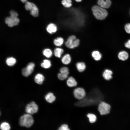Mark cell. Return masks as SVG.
Wrapping results in <instances>:
<instances>
[{"label": "cell", "mask_w": 130, "mask_h": 130, "mask_svg": "<svg viewBox=\"0 0 130 130\" xmlns=\"http://www.w3.org/2000/svg\"><path fill=\"white\" fill-rule=\"evenodd\" d=\"M93 15L97 20H102L107 17L108 13L105 9L98 5L93 6L92 8Z\"/></svg>", "instance_id": "1"}, {"label": "cell", "mask_w": 130, "mask_h": 130, "mask_svg": "<svg viewBox=\"0 0 130 130\" xmlns=\"http://www.w3.org/2000/svg\"><path fill=\"white\" fill-rule=\"evenodd\" d=\"M34 121L31 114L27 113L25 114L20 117L19 120L20 125L22 126L29 128L33 124Z\"/></svg>", "instance_id": "2"}, {"label": "cell", "mask_w": 130, "mask_h": 130, "mask_svg": "<svg viewBox=\"0 0 130 130\" xmlns=\"http://www.w3.org/2000/svg\"><path fill=\"white\" fill-rule=\"evenodd\" d=\"M80 41L77 39L75 36L72 35L70 36L65 43V45L67 48L73 49L78 47L79 45Z\"/></svg>", "instance_id": "3"}, {"label": "cell", "mask_w": 130, "mask_h": 130, "mask_svg": "<svg viewBox=\"0 0 130 130\" xmlns=\"http://www.w3.org/2000/svg\"><path fill=\"white\" fill-rule=\"evenodd\" d=\"M110 105L104 101L101 102L98 106V110L101 115L109 114L110 112Z\"/></svg>", "instance_id": "4"}, {"label": "cell", "mask_w": 130, "mask_h": 130, "mask_svg": "<svg viewBox=\"0 0 130 130\" xmlns=\"http://www.w3.org/2000/svg\"><path fill=\"white\" fill-rule=\"evenodd\" d=\"M26 10H30L31 14L34 17H37L38 16V9L34 4L31 2H26L25 6Z\"/></svg>", "instance_id": "5"}, {"label": "cell", "mask_w": 130, "mask_h": 130, "mask_svg": "<svg viewBox=\"0 0 130 130\" xmlns=\"http://www.w3.org/2000/svg\"><path fill=\"white\" fill-rule=\"evenodd\" d=\"M73 93L75 97L79 100L83 99L86 95L84 89L80 87H75L73 91Z\"/></svg>", "instance_id": "6"}, {"label": "cell", "mask_w": 130, "mask_h": 130, "mask_svg": "<svg viewBox=\"0 0 130 130\" xmlns=\"http://www.w3.org/2000/svg\"><path fill=\"white\" fill-rule=\"evenodd\" d=\"M38 110V107L35 103L32 101L28 104L26 107L25 111L27 113L31 115L37 113Z\"/></svg>", "instance_id": "7"}, {"label": "cell", "mask_w": 130, "mask_h": 130, "mask_svg": "<svg viewBox=\"0 0 130 130\" xmlns=\"http://www.w3.org/2000/svg\"><path fill=\"white\" fill-rule=\"evenodd\" d=\"M35 66V65L32 62L29 63L27 66L22 70V75L24 76L27 77L32 72Z\"/></svg>", "instance_id": "8"}, {"label": "cell", "mask_w": 130, "mask_h": 130, "mask_svg": "<svg viewBox=\"0 0 130 130\" xmlns=\"http://www.w3.org/2000/svg\"><path fill=\"white\" fill-rule=\"evenodd\" d=\"M6 23L10 27H12L18 25L19 20L17 17L10 16L6 17L5 20Z\"/></svg>", "instance_id": "9"}, {"label": "cell", "mask_w": 130, "mask_h": 130, "mask_svg": "<svg viewBox=\"0 0 130 130\" xmlns=\"http://www.w3.org/2000/svg\"><path fill=\"white\" fill-rule=\"evenodd\" d=\"M66 82L67 85L69 87H76L77 85V82L73 76H68L66 80Z\"/></svg>", "instance_id": "10"}, {"label": "cell", "mask_w": 130, "mask_h": 130, "mask_svg": "<svg viewBox=\"0 0 130 130\" xmlns=\"http://www.w3.org/2000/svg\"><path fill=\"white\" fill-rule=\"evenodd\" d=\"M97 4L98 6L106 9L110 7L111 2L110 0H98Z\"/></svg>", "instance_id": "11"}, {"label": "cell", "mask_w": 130, "mask_h": 130, "mask_svg": "<svg viewBox=\"0 0 130 130\" xmlns=\"http://www.w3.org/2000/svg\"><path fill=\"white\" fill-rule=\"evenodd\" d=\"M112 74L113 72L111 70L106 69L103 73L102 76L105 80L109 81L112 79Z\"/></svg>", "instance_id": "12"}, {"label": "cell", "mask_w": 130, "mask_h": 130, "mask_svg": "<svg viewBox=\"0 0 130 130\" xmlns=\"http://www.w3.org/2000/svg\"><path fill=\"white\" fill-rule=\"evenodd\" d=\"M45 98L48 102L52 103L55 101L56 97L53 93L49 92L45 96Z\"/></svg>", "instance_id": "13"}, {"label": "cell", "mask_w": 130, "mask_h": 130, "mask_svg": "<svg viewBox=\"0 0 130 130\" xmlns=\"http://www.w3.org/2000/svg\"><path fill=\"white\" fill-rule=\"evenodd\" d=\"M72 61L71 57L70 55L67 53L64 55L61 59L62 63L65 65H67L69 64Z\"/></svg>", "instance_id": "14"}, {"label": "cell", "mask_w": 130, "mask_h": 130, "mask_svg": "<svg viewBox=\"0 0 130 130\" xmlns=\"http://www.w3.org/2000/svg\"><path fill=\"white\" fill-rule=\"evenodd\" d=\"M76 65L78 71L80 72H84L86 68V64L84 62H83L77 63Z\"/></svg>", "instance_id": "15"}, {"label": "cell", "mask_w": 130, "mask_h": 130, "mask_svg": "<svg viewBox=\"0 0 130 130\" xmlns=\"http://www.w3.org/2000/svg\"><path fill=\"white\" fill-rule=\"evenodd\" d=\"M57 30V28L55 24L52 23L49 24L46 27L47 31L51 34L55 32Z\"/></svg>", "instance_id": "16"}, {"label": "cell", "mask_w": 130, "mask_h": 130, "mask_svg": "<svg viewBox=\"0 0 130 130\" xmlns=\"http://www.w3.org/2000/svg\"><path fill=\"white\" fill-rule=\"evenodd\" d=\"M129 54L126 51H122L119 52L118 57V58L122 61L127 60L129 57Z\"/></svg>", "instance_id": "17"}, {"label": "cell", "mask_w": 130, "mask_h": 130, "mask_svg": "<svg viewBox=\"0 0 130 130\" xmlns=\"http://www.w3.org/2000/svg\"><path fill=\"white\" fill-rule=\"evenodd\" d=\"M91 55L93 58L96 61L100 60L102 57V55L97 50L93 51L91 53Z\"/></svg>", "instance_id": "18"}, {"label": "cell", "mask_w": 130, "mask_h": 130, "mask_svg": "<svg viewBox=\"0 0 130 130\" xmlns=\"http://www.w3.org/2000/svg\"><path fill=\"white\" fill-rule=\"evenodd\" d=\"M44 79V77L43 75L39 73L35 76L34 78V81L36 83L41 84L43 83Z\"/></svg>", "instance_id": "19"}, {"label": "cell", "mask_w": 130, "mask_h": 130, "mask_svg": "<svg viewBox=\"0 0 130 130\" xmlns=\"http://www.w3.org/2000/svg\"><path fill=\"white\" fill-rule=\"evenodd\" d=\"M64 39L61 37H58L55 39L53 41V43L56 46H60L63 44Z\"/></svg>", "instance_id": "20"}, {"label": "cell", "mask_w": 130, "mask_h": 130, "mask_svg": "<svg viewBox=\"0 0 130 130\" xmlns=\"http://www.w3.org/2000/svg\"><path fill=\"white\" fill-rule=\"evenodd\" d=\"M64 52V50L63 49L60 47L57 48L54 50V55L56 57L60 58Z\"/></svg>", "instance_id": "21"}, {"label": "cell", "mask_w": 130, "mask_h": 130, "mask_svg": "<svg viewBox=\"0 0 130 130\" xmlns=\"http://www.w3.org/2000/svg\"><path fill=\"white\" fill-rule=\"evenodd\" d=\"M89 122L91 123H93L96 122L97 120L96 116L94 114L89 113L87 115Z\"/></svg>", "instance_id": "22"}, {"label": "cell", "mask_w": 130, "mask_h": 130, "mask_svg": "<svg viewBox=\"0 0 130 130\" xmlns=\"http://www.w3.org/2000/svg\"><path fill=\"white\" fill-rule=\"evenodd\" d=\"M41 66L42 67L46 68H48L50 67L51 65V62L50 60L48 59H45L43 62L41 64Z\"/></svg>", "instance_id": "23"}, {"label": "cell", "mask_w": 130, "mask_h": 130, "mask_svg": "<svg viewBox=\"0 0 130 130\" xmlns=\"http://www.w3.org/2000/svg\"><path fill=\"white\" fill-rule=\"evenodd\" d=\"M69 74L59 72L57 74L58 79L61 81H64L66 80L69 76Z\"/></svg>", "instance_id": "24"}, {"label": "cell", "mask_w": 130, "mask_h": 130, "mask_svg": "<svg viewBox=\"0 0 130 130\" xmlns=\"http://www.w3.org/2000/svg\"><path fill=\"white\" fill-rule=\"evenodd\" d=\"M16 59L14 58L11 57L7 58L6 60V64L9 66H12L16 63Z\"/></svg>", "instance_id": "25"}, {"label": "cell", "mask_w": 130, "mask_h": 130, "mask_svg": "<svg viewBox=\"0 0 130 130\" xmlns=\"http://www.w3.org/2000/svg\"><path fill=\"white\" fill-rule=\"evenodd\" d=\"M43 53L45 56L48 58L51 57L52 54V50L48 48L44 49L43 51Z\"/></svg>", "instance_id": "26"}, {"label": "cell", "mask_w": 130, "mask_h": 130, "mask_svg": "<svg viewBox=\"0 0 130 130\" xmlns=\"http://www.w3.org/2000/svg\"><path fill=\"white\" fill-rule=\"evenodd\" d=\"M61 3L66 8L70 7L72 5V0H62Z\"/></svg>", "instance_id": "27"}, {"label": "cell", "mask_w": 130, "mask_h": 130, "mask_svg": "<svg viewBox=\"0 0 130 130\" xmlns=\"http://www.w3.org/2000/svg\"><path fill=\"white\" fill-rule=\"evenodd\" d=\"M0 128L1 130H9L10 129V127L8 123L4 122L1 124Z\"/></svg>", "instance_id": "28"}, {"label": "cell", "mask_w": 130, "mask_h": 130, "mask_svg": "<svg viewBox=\"0 0 130 130\" xmlns=\"http://www.w3.org/2000/svg\"><path fill=\"white\" fill-rule=\"evenodd\" d=\"M58 130H70L68 125L66 124H62L58 128Z\"/></svg>", "instance_id": "29"}, {"label": "cell", "mask_w": 130, "mask_h": 130, "mask_svg": "<svg viewBox=\"0 0 130 130\" xmlns=\"http://www.w3.org/2000/svg\"><path fill=\"white\" fill-rule=\"evenodd\" d=\"M60 72L69 74V68L67 67L64 66L62 67L60 69Z\"/></svg>", "instance_id": "30"}, {"label": "cell", "mask_w": 130, "mask_h": 130, "mask_svg": "<svg viewBox=\"0 0 130 130\" xmlns=\"http://www.w3.org/2000/svg\"><path fill=\"white\" fill-rule=\"evenodd\" d=\"M124 29L127 33L130 34V23L126 24L125 26Z\"/></svg>", "instance_id": "31"}, {"label": "cell", "mask_w": 130, "mask_h": 130, "mask_svg": "<svg viewBox=\"0 0 130 130\" xmlns=\"http://www.w3.org/2000/svg\"><path fill=\"white\" fill-rule=\"evenodd\" d=\"M11 16L18 17V14L15 11L11 10L10 12Z\"/></svg>", "instance_id": "32"}, {"label": "cell", "mask_w": 130, "mask_h": 130, "mask_svg": "<svg viewBox=\"0 0 130 130\" xmlns=\"http://www.w3.org/2000/svg\"><path fill=\"white\" fill-rule=\"evenodd\" d=\"M126 48L130 49V39L129 40L124 44Z\"/></svg>", "instance_id": "33"}, {"label": "cell", "mask_w": 130, "mask_h": 130, "mask_svg": "<svg viewBox=\"0 0 130 130\" xmlns=\"http://www.w3.org/2000/svg\"><path fill=\"white\" fill-rule=\"evenodd\" d=\"M21 1H22V2L23 3H25V2L27 0H20Z\"/></svg>", "instance_id": "34"}, {"label": "cell", "mask_w": 130, "mask_h": 130, "mask_svg": "<svg viewBox=\"0 0 130 130\" xmlns=\"http://www.w3.org/2000/svg\"><path fill=\"white\" fill-rule=\"evenodd\" d=\"M75 0L76 2H81L82 0Z\"/></svg>", "instance_id": "35"}, {"label": "cell", "mask_w": 130, "mask_h": 130, "mask_svg": "<svg viewBox=\"0 0 130 130\" xmlns=\"http://www.w3.org/2000/svg\"></svg>", "instance_id": "36"}]
</instances>
